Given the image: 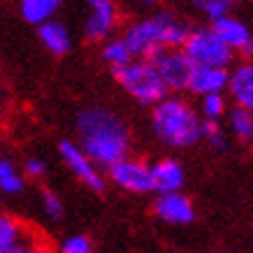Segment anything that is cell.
Listing matches in <instances>:
<instances>
[{
  "instance_id": "cell-1",
  "label": "cell",
  "mask_w": 253,
  "mask_h": 253,
  "mask_svg": "<svg viewBox=\"0 0 253 253\" xmlns=\"http://www.w3.org/2000/svg\"><path fill=\"white\" fill-rule=\"evenodd\" d=\"M77 144L98 168H109L130 154V130L112 109L91 107L77 116Z\"/></svg>"
},
{
  "instance_id": "cell-2",
  "label": "cell",
  "mask_w": 253,
  "mask_h": 253,
  "mask_svg": "<svg viewBox=\"0 0 253 253\" xmlns=\"http://www.w3.org/2000/svg\"><path fill=\"white\" fill-rule=\"evenodd\" d=\"M202 116L188 100L179 95H165L151 112V130L161 144L169 149H188L200 142Z\"/></svg>"
},
{
  "instance_id": "cell-3",
  "label": "cell",
  "mask_w": 253,
  "mask_h": 253,
  "mask_svg": "<svg viewBox=\"0 0 253 253\" xmlns=\"http://www.w3.org/2000/svg\"><path fill=\"white\" fill-rule=\"evenodd\" d=\"M188 33H191V23L169 14V12H163V14L132 23L130 28L123 33V40L130 46L132 56L151 58L161 49L184 46Z\"/></svg>"
},
{
  "instance_id": "cell-4",
  "label": "cell",
  "mask_w": 253,
  "mask_h": 253,
  "mask_svg": "<svg viewBox=\"0 0 253 253\" xmlns=\"http://www.w3.org/2000/svg\"><path fill=\"white\" fill-rule=\"evenodd\" d=\"M116 82L130 98H135L139 105H156L169 93V88L163 82L161 72L154 65V61L135 56L130 63L112 70Z\"/></svg>"
},
{
  "instance_id": "cell-5",
  "label": "cell",
  "mask_w": 253,
  "mask_h": 253,
  "mask_svg": "<svg viewBox=\"0 0 253 253\" xmlns=\"http://www.w3.org/2000/svg\"><path fill=\"white\" fill-rule=\"evenodd\" d=\"M186 56L191 58L195 65H218V68H230L235 61L228 44H223V40L211 31V26L205 28H191L184 46Z\"/></svg>"
},
{
  "instance_id": "cell-6",
  "label": "cell",
  "mask_w": 253,
  "mask_h": 253,
  "mask_svg": "<svg viewBox=\"0 0 253 253\" xmlns=\"http://www.w3.org/2000/svg\"><path fill=\"white\" fill-rule=\"evenodd\" d=\"M149 61H154V65L161 72L165 86L172 91H186L188 82H191V72L195 68V63L186 56V51L181 46H172V49H161L156 51Z\"/></svg>"
},
{
  "instance_id": "cell-7",
  "label": "cell",
  "mask_w": 253,
  "mask_h": 253,
  "mask_svg": "<svg viewBox=\"0 0 253 253\" xmlns=\"http://www.w3.org/2000/svg\"><path fill=\"white\" fill-rule=\"evenodd\" d=\"M107 169L109 179L123 191L135 193V195H144V193L151 191V168H149V163L123 156L116 163H112Z\"/></svg>"
},
{
  "instance_id": "cell-8",
  "label": "cell",
  "mask_w": 253,
  "mask_h": 253,
  "mask_svg": "<svg viewBox=\"0 0 253 253\" xmlns=\"http://www.w3.org/2000/svg\"><path fill=\"white\" fill-rule=\"evenodd\" d=\"M58 151H61L63 163L68 165V169L77 176L82 184H86L91 191H95V193L105 191V176H102L100 168L84 154V149H82L77 142L65 139V142L58 144Z\"/></svg>"
},
{
  "instance_id": "cell-9",
  "label": "cell",
  "mask_w": 253,
  "mask_h": 253,
  "mask_svg": "<svg viewBox=\"0 0 253 253\" xmlns=\"http://www.w3.org/2000/svg\"><path fill=\"white\" fill-rule=\"evenodd\" d=\"M211 31L223 40V44H228L232 54H251L253 51V33L242 19L232 16L230 12L223 16L211 19Z\"/></svg>"
},
{
  "instance_id": "cell-10",
  "label": "cell",
  "mask_w": 253,
  "mask_h": 253,
  "mask_svg": "<svg viewBox=\"0 0 253 253\" xmlns=\"http://www.w3.org/2000/svg\"><path fill=\"white\" fill-rule=\"evenodd\" d=\"M119 14H116L114 0H88V16L84 23V35L91 42H102L112 38Z\"/></svg>"
},
{
  "instance_id": "cell-11",
  "label": "cell",
  "mask_w": 253,
  "mask_h": 253,
  "mask_svg": "<svg viewBox=\"0 0 253 253\" xmlns=\"http://www.w3.org/2000/svg\"><path fill=\"white\" fill-rule=\"evenodd\" d=\"M154 211L161 221L169 223V225H188L195 218V207H193L191 198H186L179 191L158 193L154 202Z\"/></svg>"
},
{
  "instance_id": "cell-12",
  "label": "cell",
  "mask_w": 253,
  "mask_h": 253,
  "mask_svg": "<svg viewBox=\"0 0 253 253\" xmlns=\"http://www.w3.org/2000/svg\"><path fill=\"white\" fill-rule=\"evenodd\" d=\"M230 79V70L218 68V65H195L191 72L188 88L193 95H207V93H225Z\"/></svg>"
},
{
  "instance_id": "cell-13",
  "label": "cell",
  "mask_w": 253,
  "mask_h": 253,
  "mask_svg": "<svg viewBox=\"0 0 253 253\" xmlns=\"http://www.w3.org/2000/svg\"><path fill=\"white\" fill-rule=\"evenodd\" d=\"M151 168V191L154 193H169L181 191L186 181V172L181 163L174 158H163V161L149 165Z\"/></svg>"
},
{
  "instance_id": "cell-14",
  "label": "cell",
  "mask_w": 253,
  "mask_h": 253,
  "mask_svg": "<svg viewBox=\"0 0 253 253\" xmlns=\"http://www.w3.org/2000/svg\"><path fill=\"white\" fill-rule=\"evenodd\" d=\"M35 244L28 239V232L12 216H0V253H31Z\"/></svg>"
},
{
  "instance_id": "cell-15",
  "label": "cell",
  "mask_w": 253,
  "mask_h": 253,
  "mask_svg": "<svg viewBox=\"0 0 253 253\" xmlns=\"http://www.w3.org/2000/svg\"><path fill=\"white\" fill-rule=\"evenodd\" d=\"M225 91L230 93L235 105L253 109V61L242 63V65L232 70Z\"/></svg>"
},
{
  "instance_id": "cell-16",
  "label": "cell",
  "mask_w": 253,
  "mask_h": 253,
  "mask_svg": "<svg viewBox=\"0 0 253 253\" xmlns=\"http://www.w3.org/2000/svg\"><path fill=\"white\" fill-rule=\"evenodd\" d=\"M38 35H40V42L44 44V49L46 51H51L54 56H65L70 49H72L70 31L63 26L61 21H56V19H49V21L40 23Z\"/></svg>"
},
{
  "instance_id": "cell-17",
  "label": "cell",
  "mask_w": 253,
  "mask_h": 253,
  "mask_svg": "<svg viewBox=\"0 0 253 253\" xmlns=\"http://www.w3.org/2000/svg\"><path fill=\"white\" fill-rule=\"evenodd\" d=\"M65 0H21L19 2V9H21V16L33 26H40V23L49 21L58 14V9L63 7Z\"/></svg>"
},
{
  "instance_id": "cell-18",
  "label": "cell",
  "mask_w": 253,
  "mask_h": 253,
  "mask_svg": "<svg viewBox=\"0 0 253 253\" xmlns=\"http://www.w3.org/2000/svg\"><path fill=\"white\" fill-rule=\"evenodd\" d=\"M225 114H228V128L232 137L242 144H253V109L235 105Z\"/></svg>"
},
{
  "instance_id": "cell-19",
  "label": "cell",
  "mask_w": 253,
  "mask_h": 253,
  "mask_svg": "<svg viewBox=\"0 0 253 253\" xmlns=\"http://www.w3.org/2000/svg\"><path fill=\"white\" fill-rule=\"evenodd\" d=\"M23 188H26L23 172L12 161L0 158V193H5V195H19V193H23Z\"/></svg>"
},
{
  "instance_id": "cell-20",
  "label": "cell",
  "mask_w": 253,
  "mask_h": 253,
  "mask_svg": "<svg viewBox=\"0 0 253 253\" xmlns=\"http://www.w3.org/2000/svg\"><path fill=\"white\" fill-rule=\"evenodd\" d=\"M135 56H132L130 46L126 44V40L123 38H107V44L102 46V61L107 63L112 70L121 68V65H126V63H130Z\"/></svg>"
},
{
  "instance_id": "cell-21",
  "label": "cell",
  "mask_w": 253,
  "mask_h": 253,
  "mask_svg": "<svg viewBox=\"0 0 253 253\" xmlns=\"http://www.w3.org/2000/svg\"><path fill=\"white\" fill-rule=\"evenodd\" d=\"M200 116L202 119H214L221 121V116H225L228 112V100L225 93H207V95H200Z\"/></svg>"
},
{
  "instance_id": "cell-22",
  "label": "cell",
  "mask_w": 253,
  "mask_h": 253,
  "mask_svg": "<svg viewBox=\"0 0 253 253\" xmlns=\"http://www.w3.org/2000/svg\"><path fill=\"white\" fill-rule=\"evenodd\" d=\"M200 139H205L216 151H225V149H228V137H225V132H223L221 121H214V119H202Z\"/></svg>"
},
{
  "instance_id": "cell-23",
  "label": "cell",
  "mask_w": 253,
  "mask_h": 253,
  "mask_svg": "<svg viewBox=\"0 0 253 253\" xmlns=\"http://www.w3.org/2000/svg\"><path fill=\"white\" fill-rule=\"evenodd\" d=\"M191 5L211 21L216 16L228 14V12L235 7V0H191Z\"/></svg>"
},
{
  "instance_id": "cell-24",
  "label": "cell",
  "mask_w": 253,
  "mask_h": 253,
  "mask_svg": "<svg viewBox=\"0 0 253 253\" xmlns=\"http://www.w3.org/2000/svg\"><path fill=\"white\" fill-rule=\"evenodd\" d=\"M42 209H44V214L51 218V221H58L63 216V202H61V198L56 195L54 191H49V188H44L42 191Z\"/></svg>"
},
{
  "instance_id": "cell-25",
  "label": "cell",
  "mask_w": 253,
  "mask_h": 253,
  "mask_svg": "<svg viewBox=\"0 0 253 253\" xmlns=\"http://www.w3.org/2000/svg\"><path fill=\"white\" fill-rule=\"evenodd\" d=\"M61 251L63 253H91L93 244L86 235H72V237H68L61 244Z\"/></svg>"
},
{
  "instance_id": "cell-26",
  "label": "cell",
  "mask_w": 253,
  "mask_h": 253,
  "mask_svg": "<svg viewBox=\"0 0 253 253\" xmlns=\"http://www.w3.org/2000/svg\"><path fill=\"white\" fill-rule=\"evenodd\" d=\"M46 174V163L42 158H28L23 163V176H31V179H40Z\"/></svg>"
},
{
  "instance_id": "cell-27",
  "label": "cell",
  "mask_w": 253,
  "mask_h": 253,
  "mask_svg": "<svg viewBox=\"0 0 253 253\" xmlns=\"http://www.w3.org/2000/svg\"><path fill=\"white\" fill-rule=\"evenodd\" d=\"M139 2H144V5H154L156 0H139Z\"/></svg>"
},
{
  "instance_id": "cell-28",
  "label": "cell",
  "mask_w": 253,
  "mask_h": 253,
  "mask_svg": "<svg viewBox=\"0 0 253 253\" xmlns=\"http://www.w3.org/2000/svg\"><path fill=\"white\" fill-rule=\"evenodd\" d=\"M169 2H179V0H169Z\"/></svg>"
},
{
  "instance_id": "cell-29",
  "label": "cell",
  "mask_w": 253,
  "mask_h": 253,
  "mask_svg": "<svg viewBox=\"0 0 253 253\" xmlns=\"http://www.w3.org/2000/svg\"><path fill=\"white\" fill-rule=\"evenodd\" d=\"M0 105H2V98H0Z\"/></svg>"
},
{
  "instance_id": "cell-30",
  "label": "cell",
  "mask_w": 253,
  "mask_h": 253,
  "mask_svg": "<svg viewBox=\"0 0 253 253\" xmlns=\"http://www.w3.org/2000/svg\"><path fill=\"white\" fill-rule=\"evenodd\" d=\"M251 56H253V51H251Z\"/></svg>"
}]
</instances>
